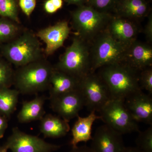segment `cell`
<instances>
[{
    "label": "cell",
    "mask_w": 152,
    "mask_h": 152,
    "mask_svg": "<svg viewBox=\"0 0 152 152\" xmlns=\"http://www.w3.org/2000/svg\"><path fill=\"white\" fill-rule=\"evenodd\" d=\"M69 152H95L91 147L86 145L82 146H77L75 148H72V149Z\"/></svg>",
    "instance_id": "32"
},
{
    "label": "cell",
    "mask_w": 152,
    "mask_h": 152,
    "mask_svg": "<svg viewBox=\"0 0 152 152\" xmlns=\"http://www.w3.org/2000/svg\"><path fill=\"white\" fill-rule=\"evenodd\" d=\"M70 32L68 22L64 20L40 30L36 35L46 44L45 53L48 56L63 46Z\"/></svg>",
    "instance_id": "12"
},
{
    "label": "cell",
    "mask_w": 152,
    "mask_h": 152,
    "mask_svg": "<svg viewBox=\"0 0 152 152\" xmlns=\"http://www.w3.org/2000/svg\"><path fill=\"white\" fill-rule=\"evenodd\" d=\"M40 121V132L45 138L62 137L70 130L69 122L58 115L45 114Z\"/></svg>",
    "instance_id": "18"
},
{
    "label": "cell",
    "mask_w": 152,
    "mask_h": 152,
    "mask_svg": "<svg viewBox=\"0 0 152 152\" xmlns=\"http://www.w3.org/2000/svg\"><path fill=\"white\" fill-rule=\"evenodd\" d=\"M20 93L10 88L0 90V114L8 119L15 111Z\"/></svg>",
    "instance_id": "21"
},
{
    "label": "cell",
    "mask_w": 152,
    "mask_h": 152,
    "mask_svg": "<svg viewBox=\"0 0 152 152\" xmlns=\"http://www.w3.org/2000/svg\"><path fill=\"white\" fill-rule=\"evenodd\" d=\"M63 0H46L44 5L45 11L48 14H53L61 9Z\"/></svg>",
    "instance_id": "28"
},
{
    "label": "cell",
    "mask_w": 152,
    "mask_h": 152,
    "mask_svg": "<svg viewBox=\"0 0 152 152\" xmlns=\"http://www.w3.org/2000/svg\"><path fill=\"white\" fill-rule=\"evenodd\" d=\"M53 110L68 122L79 116L85 107L83 96L80 90H74L49 99Z\"/></svg>",
    "instance_id": "10"
},
{
    "label": "cell",
    "mask_w": 152,
    "mask_h": 152,
    "mask_svg": "<svg viewBox=\"0 0 152 152\" xmlns=\"http://www.w3.org/2000/svg\"><path fill=\"white\" fill-rule=\"evenodd\" d=\"M0 53L17 68L44 58L40 42L28 31L20 33L12 40L0 45Z\"/></svg>",
    "instance_id": "3"
},
{
    "label": "cell",
    "mask_w": 152,
    "mask_h": 152,
    "mask_svg": "<svg viewBox=\"0 0 152 152\" xmlns=\"http://www.w3.org/2000/svg\"><path fill=\"white\" fill-rule=\"evenodd\" d=\"M20 33L18 24L0 17V45L12 40Z\"/></svg>",
    "instance_id": "22"
},
{
    "label": "cell",
    "mask_w": 152,
    "mask_h": 152,
    "mask_svg": "<svg viewBox=\"0 0 152 152\" xmlns=\"http://www.w3.org/2000/svg\"><path fill=\"white\" fill-rule=\"evenodd\" d=\"M151 95L142 91L125 99L124 103L134 119L137 122L152 125Z\"/></svg>",
    "instance_id": "13"
},
{
    "label": "cell",
    "mask_w": 152,
    "mask_h": 152,
    "mask_svg": "<svg viewBox=\"0 0 152 152\" xmlns=\"http://www.w3.org/2000/svg\"><path fill=\"white\" fill-rule=\"evenodd\" d=\"M54 67L45 58L17 68L13 86L20 94L32 95L49 90Z\"/></svg>",
    "instance_id": "2"
},
{
    "label": "cell",
    "mask_w": 152,
    "mask_h": 152,
    "mask_svg": "<svg viewBox=\"0 0 152 152\" xmlns=\"http://www.w3.org/2000/svg\"><path fill=\"white\" fill-rule=\"evenodd\" d=\"M118 0H87L88 6L102 12H107L110 9L115 7Z\"/></svg>",
    "instance_id": "27"
},
{
    "label": "cell",
    "mask_w": 152,
    "mask_h": 152,
    "mask_svg": "<svg viewBox=\"0 0 152 152\" xmlns=\"http://www.w3.org/2000/svg\"><path fill=\"white\" fill-rule=\"evenodd\" d=\"M19 5L24 14L29 17L35 8L36 0H19Z\"/></svg>",
    "instance_id": "29"
},
{
    "label": "cell",
    "mask_w": 152,
    "mask_h": 152,
    "mask_svg": "<svg viewBox=\"0 0 152 152\" xmlns=\"http://www.w3.org/2000/svg\"><path fill=\"white\" fill-rule=\"evenodd\" d=\"M99 113L105 124L121 134L140 131L137 122L127 109L124 100L111 99Z\"/></svg>",
    "instance_id": "7"
},
{
    "label": "cell",
    "mask_w": 152,
    "mask_h": 152,
    "mask_svg": "<svg viewBox=\"0 0 152 152\" xmlns=\"http://www.w3.org/2000/svg\"><path fill=\"white\" fill-rule=\"evenodd\" d=\"M45 96H37L29 101H25L22 104L17 118L21 124L40 121L46 114L44 105L47 99Z\"/></svg>",
    "instance_id": "19"
},
{
    "label": "cell",
    "mask_w": 152,
    "mask_h": 152,
    "mask_svg": "<svg viewBox=\"0 0 152 152\" xmlns=\"http://www.w3.org/2000/svg\"><path fill=\"white\" fill-rule=\"evenodd\" d=\"M77 121L72 128V139L70 145L72 148L77 146L81 142H87L92 140V128L95 121L100 119V115H97L96 112L92 111L86 117H77Z\"/></svg>",
    "instance_id": "16"
},
{
    "label": "cell",
    "mask_w": 152,
    "mask_h": 152,
    "mask_svg": "<svg viewBox=\"0 0 152 152\" xmlns=\"http://www.w3.org/2000/svg\"><path fill=\"white\" fill-rule=\"evenodd\" d=\"M98 74L105 83L112 99L124 100L142 90L139 72L126 63L110 65L99 69Z\"/></svg>",
    "instance_id": "1"
},
{
    "label": "cell",
    "mask_w": 152,
    "mask_h": 152,
    "mask_svg": "<svg viewBox=\"0 0 152 152\" xmlns=\"http://www.w3.org/2000/svg\"><path fill=\"white\" fill-rule=\"evenodd\" d=\"M124 62L140 72L152 67V47L149 44L134 41L128 47Z\"/></svg>",
    "instance_id": "15"
},
{
    "label": "cell",
    "mask_w": 152,
    "mask_h": 152,
    "mask_svg": "<svg viewBox=\"0 0 152 152\" xmlns=\"http://www.w3.org/2000/svg\"><path fill=\"white\" fill-rule=\"evenodd\" d=\"M130 20L112 17L105 29L116 40L127 47L136 40L139 31L137 26Z\"/></svg>",
    "instance_id": "14"
},
{
    "label": "cell",
    "mask_w": 152,
    "mask_h": 152,
    "mask_svg": "<svg viewBox=\"0 0 152 152\" xmlns=\"http://www.w3.org/2000/svg\"><path fill=\"white\" fill-rule=\"evenodd\" d=\"M80 80L54 68L50 78L49 99L79 89Z\"/></svg>",
    "instance_id": "17"
},
{
    "label": "cell",
    "mask_w": 152,
    "mask_h": 152,
    "mask_svg": "<svg viewBox=\"0 0 152 152\" xmlns=\"http://www.w3.org/2000/svg\"><path fill=\"white\" fill-rule=\"evenodd\" d=\"M148 22H147L145 29L144 34L147 40L149 43L152 42V14H150L148 15Z\"/></svg>",
    "instance_id": "30"
},
{
    "label": "cell",
    "mask_w": 152,
    "mask_h": 152,
    "mask_svg": "<svg viewBox=\"0 0 152 152\" xmlns=\"http://www.w3.org/2000/svg\"><path fill=\"white\" fill-rule=\"evenodd\" d=\"M54 68L80 80L91 72L90 44L75 36Z\"/></svg>",
    "instance_id": "6"
},
{
    "label": "cell",
    "mask_w": 152,
    "mask_h": 152,
    "mask_svg": "<svg viewBox=\"0 0 152 152\" xmlns=\"http://www.w3.org/2000/svg\"><path fill=\"white\" fill-rule=\"evenodd\" d=\"M115 8L119 17L129 20L142 18L149 12L145 0H118Z\"/></svg>",
    "instance_id": "20"
},
{
    "label": "cell",
    "mask_w": 152,
    "mask_h": 152,
    "mask_svg": "<svg viewBox=\"0 0 152 152\" xmlns=\"http://www.w3.org/2000/svg\"><path fill=\"white\" fill-rule=\"evenodd\" d=\"M0 17L20 23L16 3L15 0H0Z\"/></svg>",
    "instance_id": "24"
},
{
    "label": "cell",
    "mask_w": 152,
    "mask_h": 152,
    "mask_svg": "<svg viewBox=\"0 0 152 152\" xmlns=\"http://www.w3.org/2000/svg\"><path fill=\"white\" fill-rule=\"evenodd\" d=\"M122 152H143L137 147H125Z\"/></svg>",
    "instance_id": "34"
},
{
    "label": "cell",
    "mask_w": 152,
    "mask_h": 152,
    "mask_svg": "<svg viewBox=\"0 0 152 152\" xmlns=\"http://www.w3.org/2000/svg\"><path fill=\"white\" fill-rule=\"evenodd\" d=\"M91 44V72L105 66L124 62L128 47L116 40L106 30Z\"/></svg>",
    "instance_id": "4"
},
{
    "label": "cell",
    "mask_w": 152,
    "mask_h": 152,
    "mask_svg": "<svg viewBox=\"0 0 152 152\" xmlns=\"http://www.w3.org/2000/svg\"><path fill=\"white\" fill-rule=\"evenodd\" d=\"M122 135L104 124L96 130L91 148L95 152H122L125 147Z\"/></svg>",
    "instance_id": "11"
},
{
    "label": "cell",
    "mask_w": 152,
    "mask_h": 152,
    "mask_svg": "<svg viewBox=\"0 0 152 152\" xmlns=\"http://www.w3.org/2000/svg\"><path fill=\"white\" fill-rule=\"evenodd\" d=\"M79 89L90 112H99L112 99L108 88L99 74L90 72L80 80Z\"/></svg>",
    "instance_id": "8"
},
{
    "label": "cell",
    "mask_w": 152,
    "mask_h": 152,
    "mask_svg": "<svg viewBox=\"0 0 152 152\" xmlns=\"http://www.w3.org/2000/svg\"><path fill=\"white\" fill-rule=\"evenodd\" d=\"M5 143L12 152H54L61 147L37 136L27 134L18 127L13 128Z\"/></svg>",
    "instance_id": "9"
},
{
    "label": "cell",
    "mask_w": 152,
    "mask_h": 152,
    "mask_svg": "<svg viewBox=\"0 0 152 152\" xmlns=\"http://www.w3.org/2000/svg\"><path fill=\"white\" fill-rule=\"evenodd\" d=\"M8 150V148L5 143L0 146V152H7Z\"/></svg>",
    "instance_id": "35"
},
{
    "label": "cell",
    "mask_w": 152,
    "mask_h": 152,
    "mask_svg": "<svg viewBox=\"0 0 152 152\" xmlns=\"http://www.w3.org/2000/svg\"><path fill=\"white\" fill-rule=\"evenodd\" d=\"M139 84L141 89L145 90L149 94H152V68H146L140 72Z\"/></svg>",
    "instance_id": "26"
},
{
    "label": "cell",
    "mask_w": 152,
    "mask_h": 152,
    "mask_svg": "<svg viewBox=\"0 0 152 152\" xmlns=\"http://www.w3.org/2000/svg\"><path fill=\"white\" fill-rule=\"evenodd\" d=\"M111 16L89 6H79L72 13V24L77 36L91 44L105 30Z\"/></svg>",
    "instance_id": "5"
},
{
    "label": "cell",
    "mask_w": 152,
    "mask_h": 152,
    "mask_svg": "<svg viewBox=\"0 0 152 152\" xmlns=\"http://www.w3.org/2000/svg\"><path fill=\"white\" fill-rule=\"evenodd\" d=\"M69 4H75L81 6L84 5L85 3H87V0H65Z\"/></svg>",
    "instance_id": "33"
},
{
    "label": "cell",
    "mask_w": 152,
    "mask_h": 152,
    "mask_svg": "<svg viewBox=\"0 0 152 152\" xmlns=\"http://www.w3.org/2000/svg\"><path fill=\"white\" fill-rule=\"evenodd\" d=\"M136 143L138 148L143 152H152V126L139 132Z\"/></svg>",
    "instance_id": "25"
},
{
    "label": "cell",
    "mask_w": 152,
    "mask_h": 152,
    "mask_svg": "<svg viewBox=\"0 0 152 152\" xmlns=\"http://www.w3.org/2000/svg\"><path fill=\"white\" fill-rule=\"evenodd\" d=\"M14 72L12 65L0 53V90L13 86Z\"/></svg>",
    "instance_id": "23"
},
{
    "label": "cell",
    "mask_w": 152,
    "mask_h": 152,
    "mask_svg": "<svg viewBox=\"0 0 152 152\" xmlns=\"http://www.w3.org/2000/svg\"><path fill=\"white\" fill-rule=\"evenodd\" d=\"M8 121L7 117L0 114V139L2 138L4 135L8 127Z\"/></svg>",
    "instance_id": "31"
}]
</instances>
